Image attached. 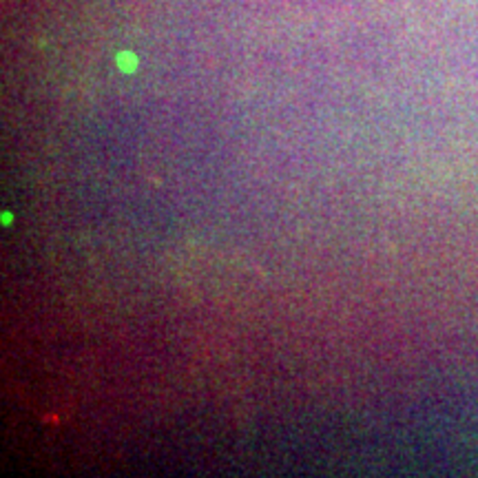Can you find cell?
Masks as SVG:
<instances>
[{
  "mask_svg": "<svg viewBox=\"0 0 478 478\" xmlns=\"http://www.w3.org/2000/svg\"><path fill=\"white\" fill-rule=\"evenodd\" d=\"M118 64H120V69H122V71L131 73L138 62H135V56H133V53H126L124 51V53H120V56H118Z\"/></svg>",
  "mask_w": 478,
  "mask_h": 478,
  "instance_id": "6da1fadb",
  "label": "cell"
}]
</instances>
